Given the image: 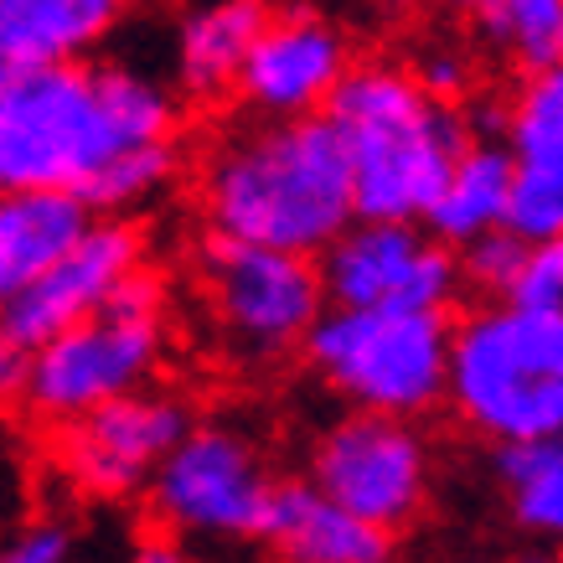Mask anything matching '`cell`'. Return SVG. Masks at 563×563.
<instances>
[{
	"label": "cell",
	"mask_w": 563,
	"mask_h": 563,
	"mask_svg": "<svg viewBox=\"0 0 563 563\" xmlns=\"http://www.w3.org/2000/svg\"><path fill=\"white\" fill-rule=\"evenodd\" d=\"M187 103L166 78L120 63H47L0 84V191H78L109 155L181 140Z\"/></svg>",
	"instance_id": "obj_1"
},
{
	"label": "cell",
	"mask_w": 563,
	"mask_h": 563,
	"mask_svg": "<svg viewBox=\"0 0 563 563\" xmlns=\"http://www.w3.org/2000/svg\"><path fill=\"white\" fill-rule=\"evenodd\" d=\"M197 207L218 239L316 258L357 218L352 166L325 114L233 124L197 172Z\"/></svg>",
	"instance_id": "obj_2"
},
{
	"label": "cell",
	"mask_w": 563,
	"mask_h": 563,
	"mask_svg": "<svg viewBox=\"0 0 563 563\" xmlns=\"http://www.w3.org/2000/svg\"><path fill=\"white\" fill-rule=\"evenodd\" d=\"M321 114L342 135L357 218L424 222L471 140L461 103L429 99L398 57H352Z\"/></svg>",
	"instance_id": "obj_3"
},
{
	"label": "cell",
	"mask_w": 563,
	"mask_h": 563,
	"mask_svg": "<svg viewBox=\"0 0 563 563\" xmlns=\"http://www.w3.org/2000/svg\"><path fill=\"white\" fill-rule=\"evenodd\" d=\"M444 404L481 440H538L563 429V310L507 300L450 321Z\"/></svg>",
	"instance_id": "obj_4"
},
{
	"label": "cell",
	"mask_w": 563,
	"mask_h": 563,
	"mask_svg": "<svg viewBox=\"0 0 563 563\" xmlns=\"http://www.w3.org/2000/svg\"><path fill=\"white\" fill-rule=\"evenodd\" d=\"M166 346H172L166 279L151 264H140L109 290V300L93 316L32 346L21 404L32 409V419L57 429L120 393L155 383Z\"/></svg>",
	"instance_id": "obj_5"
},
{
	"label": "cell",
	"mask_w": 563,
	"mask_h": 563,
	"mask_svg": "<svg viewBox=\"0 0 563 563\" xmlns=\"http://www.w3.org/2000/svg\"><path fill=\"white\" fill-rule=\"evenodd\" d=\"M300 352L346 409L424 419L444 404L450 310L325 306Z\"/></svg>",
	"instance_id": "obj_6"
},
{
	"label": "cell",
	"mask_w": 563,
	"mask_h": 563,
	"mask_svg": "<svg viewBox=\"0 0 563 563\" xmlns=\"http://www.w3.org/2000/svg\"><path fill=\"white\" fill-rule=\"evenodd\" d=\"M197 279L222 346L249 367L295 357L316 316L325 310L316 258L285 254V249L207 233L197 249Z\"/></svg>",
	"instance_id": "obj_7"
},
{
	"label": "cell",
	"mask_w": 563,
	"mask_h": 563,
	"mask_svg": "<svg viewBox=\"0 0 563 563\" xmlns=\"http://www.w3.org/2000/svg\"><path fill=\"white\" fill-rule=\"evenodd\" d=\"M274 471L243 429L191 424L145 481L155 528L202 543H258L274 501Z\"/></svg>",
	"instance_id": "obj_8"
},
{
	"label": "cell",
	"mask_w": 563,
	"mask_h": 563,
	"mask_svg": "<svg viewBox=\"0 0 563 563\" xmlns=\"http://www.w3.org/2000/svg\"><path fill=\"white\" fill-rule=\"evenodd\" d=\"M310 486L383 532H409L434 501V444L419 419L346 409L310 444Z\"/></svg>",
	"instance_id": "obj_9"
},
{
	"label": "cell",
	"mask_w": 563,
	"mask_h": 563,
	"mask_svg": "<svg viewBox=\"0 0 563 563\" xmlns=\"http://www.w3.org/2000/svg\"><path fill=\"white\" fill-rule=\"evenodd\" d=\"M325 306L362 310H450L461 295L455 249L424 222L352 218L316 254Z\"/></svg>",
	"instance_id": "obj_10"
},
{
	"label": "cell",
	"mask_w": 563,
	"mask_h": 563,
	"mask_svg": "<svg viewBox=\"0 0 563 563\" xmlns=\"http://www.w3.org/2000/svg\"><path fill=\"white\" fill-rule=\"evenodd\" d=\"M57 465L84 496L130 501L145 492L151 471L191 429V404L172 388H130L99 409L57 424Z\"/></svg>",
	"instance_id": "obj_11"
},
{
	"label": "cell",
	"mask_w": 563,
	"mask_h": 563,
	"mask_svg": "<svg viewBox=\"0 0 563 563\" xmlns=\"http://www.w3.org/2000/svg\"><path fill=\"white\" fill-rule=\"evenodd\" d=\"M352 57V36L316 5H269L239 63L233 99L254 120H306L325 109Z\"/></svg>",
	"instance_id": "obj_12"
},
{
	"label": "cell",
	"mask_w": 563,
	"mask_h": 563,
	"mask_svg": "<svg viewBox=\"0 0 563 563\" xmlns=\"http://www.w3.org/2000/svg\"><path fill=\"white\" fill-rule=\"evenodd\" d=\"M151 258L145 228L135 218H88V228L36 274L32 285L0 306V331L21 346H42L109 300L130 269Z\"/></svg>",
	"instance_id": "obj_13"
},
{
	"label": "cell",
	"mask_w": 563,
	"mask_h": 563,
	"mask_svg": "<svg viewBox=\"0 0 563 563\" xmlns=\"http://www.w3.org/2000/svg\"><path fill=\"white\" fill-rule=\"evenodd\" d=\"M258 543H269L274 563H393L398 538L336 507L321 486L300 476L274 481V501Z\"/></svg>",
	"instance_id": "obj_14"
},
{
	"label": "cell",
	"mask_w": 563,
	"mask_h": 563,
	"mask_svg": "<svg viewBox=\"0 0 563 563\" xmlns=\"http://www.w3.org/2000/svg\"><path fill=\"white\" fill-rule=\"evenodd\" d=\"M130 5L135 0H0V84L21 68L99 57Z\"/></svg>",
	"instance_id": "obj_15"
},
{
	"label": "cell",
	"mask_w": 563,
	"mask_h": 563,
	"mask_svg": "<svg viewBox=\"0 0 563 563\" xmlns=\"http://www.w3.org/2000/svg\"><path fill=\"white\" fill-rule=\"evenodd\" d=\"M269 16V0H187L176 16L172 88L187 103L233 99V78L249 42Z\"/></svg>",
	"instance_id": "obj_16"
},
{
	"label": "cell",
	"mask_w": 563,
	"mask_h": 563,
	"mask_svg": "<svg viewBox=\"0 0 563 563\" xmlns=\"http://www.w3.org/2000/svg\"><path fill=\"white\" fill-rule=\"evenodd\" d=\"M88 218L93 212L73 191H0V306L16 300L84 233Z\"/></svg>",
	"instance_id": "obj_17"
},
{
	"label": "cell",
	"mask_w": 563,
	"mask_h": 563,
	"mask_svg": "<svg viewBox=\"0 0 563 563\" xmlns=\"http://www.w3.org/2000/svg\"><path fill=\"white\" fill-rule=\"evenodd\" d=\"M507 191H512V155H507L501 135H471L465 151L455 155L450 176H444V187L434 191V202L424 212V228L440 243L461 249L476 233L501 228Z\"/></svg>",
	"instance_id": "obj_18"
},
{
	"label": "cell",
	"mask_w": 563,
	"mask_h": 563,
	"mask_svg": "<svg viewBox=\"0 0 563 563\" xmlns=\"http://www.w3.org/2000/svg\"><path fill=\"white\" fill-rule=\"evenodd\" d=\"M496 486L507 496V512L528 538H559L563 532V440H501L492 455Z\"/></svg>",
	"instance_id": "obj_19"
},
{
	"label": "cell",
	"mask_w": 563,
	"mask_h": 563,
	"mask_svg": "<svg viewBox=\"0 0 563 563\" xmlns=\"http://www.w3.org/2000/svg\"><path fill=\"white\" fill-rule=\"evenodd\" d=\"M496 135L512 155V172L563 176V73H522V88L501 103Z\"/></svg>",
	"instance_id": "obj_20"
},
{
	"label": "cell",
	"mask_w": 563,
	"mask_h": 563,
	"mask_svg": "<svg viewBox=\"0 0 563 563\" xmlns=\"http://www.w3.org/2000/svg\"><path fill=\"white\" fill-rule=\"evenodd\" d=\"M476 32L517 73L559 68L563 0H486L476 11Z\"/></svg>",
	"instance_id": "obj_21"
},
{
	"label": "cell",
	"mask_w": 563,
	"mask_h": 563,
	"mask_svg": "<svg viewBox=\"0 0 563 563\" xmlns=\"http://www.w3.org/2000/svg\"><path fill=\"white\" fill-rule=\"evenodd\" d=\"M181 172V140H161V145H130V151L109 155L93 181L78 197L93 218H130L140 207H151L161 191Z\"/></svg>",
	"instance_id": "obj_22"
},
{
	"label": "cell",
	"mask_w": 563,
	"mask_h": 563,
	"mask_svg": "<svg viewBox=\"0 0 563 563\" xmlns=\"http://www.w3.org/2000/svg\"><path fill=\"white\" fill-rule=\"evenodd\" d=\"M501 228H507V233H517L522 243L563 239V176L512 172V191H507Z\"/></svg>",
	"instance_id": "obj_23"
},
{
	"label": "cell",
	"mask_w": 563,
	"mask_h": 563,
	"mask_svg": "<svg viewBox=\"0 0 563 563\" xmlns=\"http://www.w3.org/2000/svg\"><path fill=\"white\" fill-rule=\"evenodd\" d=\"M522 254H528V243L507 233V228H492V233H476L471 243L455 249V269H461V290H476L486 300H501L507 285L517 279L522 269Z\"/></svg>",
	"instance_id": "obj_24"
},
{
	"label": "cell",
	"mask_w": 563,
	"mask_h": 563,
	"mask_svg": "<svg viewBox=\"0 0 563 563\" xmlns=\"http://www.w3.org/2000/svg\"><path fill=\"white\" fill-rule=\"evenodd\" d=\"M409 73H413V84L440 103H465V99H476V88H481L476 52L461 47V42H424L409 57Z\"/></svg>",
	"instance_id": "obj_25"
},
{
	"label": "cell",
	"mask_w": 563,
	"mask_h": 563,
	"mask_svg": "<svg viewBox=\"0 0 563 563\" xmlns=\"http://www.w3.org/2000/svg\"><path fill=\"white\" fill-rule=\"evenodd\" d=\"M501 300L522 310H563V239L528 243L522 269H517V279L507 285Z\"/></svg>",
	"instance_id": "obj_26"
},
{
	"label": "cell",
	"mask_w": 563,
	"mask_h": 563,
	"mask_svg": "<svg viewBox=\"0 0 563 563\" xmlns=\"http://www.w3.org/2000/svg\"><path fill=\"white\" fill-rule=\"evenodd\" d=\"M73 543H78L73 528L57 522V517L26 522V528H16L0 543V563H73Z\"/></svg>",
	"instance_id": "obj_27"
},
{
	"label": "cell",
	"mask_w": 563,
	"mask_h": 563,
	"mask_svg": "<svg viewBox=\"0 0 563 563\" xmlns=\"http://www.w3.org/2000/svg\"><path fill=\"white\" fill-rule=\"evenodd\" d=\"M26 373H32V346H21L16 336L0 331V404H21Z\"/></svg>",
	"instance_id": "obj_28"
},
{
	"label": "cell",
	"mask_w": 563,
	"mask_h": 563,
	"mask_svg": "<svg viewBox=\"0 0 563 563\" xmlns=\"http://www.w3.org/2000/svg\"><path fill=\"white\" fill-rule=\"evenodd\" d=\"M130 563H197L191 559V548H187V538H176V532H155V538H145V543L130 553Z\"/></svg>",
	"instance_id": "obj_29"
},
{
	"label": "cell",
	"mask_w": 563,
	"mask_h": 563,
	"mask_svg": "<svg viewBox=\"0 0 563 563\" xmlns=\"http://www.w3.org/2000/svg\"><path fill=\"white\" fill-rule=\"evenodd\" d=\"M367 5L388 21H424L434 5H444V0H367Z\"/></svg>",
	"instance_id": "obj_30"
},
{
	"label": "cell",
	"mask_w": 563,
	"mask_h": 563,
	"mask_svg": "<svg viewBox=\"0 0 563 563\" xmlns=\"http://www.w3.org/2000/svg\"><path fill=\"white\" fill-rule=\"evenodd\" d=\"M444 5H455L461 16H476V11H481V5H486V0H444Z\"/></svg>",
	"instance_id": "obj_31"
},
{
	"label": "cell",
	"mask_w": 563,
	"mask_h": 563,
	"mask_svg": "<svg viewBox=\"0 0 563 563\" xmlns=\"http://www.w3.org/2000/svg\"><path fill=\"white\" fill-rule=\"evenodd\" d=\"M512 563H548L543 553H528V559H512Z\"/></svg>",
	"instance_id": "obj_32"
}]
</instances>
